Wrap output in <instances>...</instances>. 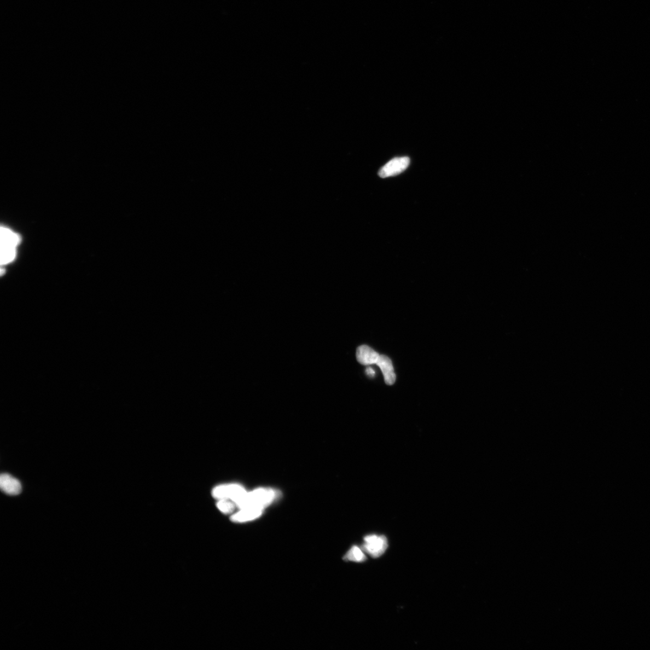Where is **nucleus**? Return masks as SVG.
Instances as JSON below:
<instances>
[{
    "label": "nucleus",
    "instance_id": "1",
    "mask_svg": "<svg viewBox=\"0 0 650 650\" xmlns=\"http://www.w3.org/2000/svg\"><path fill=\"white\" fill-rule=\"evenodd\" d=\"M40 475L19 457L2 455V527H16L28 520L32 494L39 487Z\"/></svg>",
    "mask_w": 650,
    "mask_h": 650
}]
</instances>
